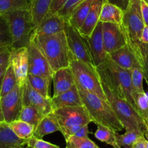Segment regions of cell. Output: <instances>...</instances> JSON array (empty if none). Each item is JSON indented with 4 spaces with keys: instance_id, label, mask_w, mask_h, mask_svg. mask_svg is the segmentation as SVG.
<instances>
[{
    "instance_id": "obj_1",
    "label": "cell",
    "mask_w": 148,
    "mask_h": 148,
    "mask_svg": "<svg viewBox=\"0 0 148 148\" xmlns=\"http://www.w3.org/2000/svg\"><path fill=\"white\" fill-rule=\"evenodd\" d=\"M100 82L107 102L126 131H139L145 134L147 130V124L135 108L114 89L101 79Z\"/></svg>"
},
{
    "instance_id": "obj_2",
    "label": "cell",
    "mask_w": 148,
    "mask_h": 148,
    "mask_svg": "<svg viewBox=\"0 0 148 148\" xmlns=\"http://www.w3.org/2000/svg\"><path fill=\"white\" fill-rule=\"evenodd\" d=\"M35 41L47 58L52 72L69 67L71 52L65 31L49 36H34Z\"/></svg>"
},
{
    "instance_id": "obj_3",
    "label": "cell",
    "mask_w": 148,
    "mask_h": 148,
    "mask_svg": "<svg viewBox=\"0 0 148 148\" xmlns=\"http://www.w3.org/2000/svg\"><path fill=\"white\" fill-rule=\"evenodd\" d=\"M77 88L82 104L87 110L92 122L97 125L107 126L117 132L124 129L106 100L95 94L84 90L79 86Z\"/></svg>"
},
{
    "instance_id": "obj_4",
    "label": "cell",
    "mask_w": 148,
    "mask_h": 148,
    "mask_svg": "<svg viewBox=\"0 0 148 148\" xmlns=\"http://www.w3.org/2000/svg\"><path fill=\"white\" fill-rule=\"evenodd\" d=\"M8 20L12 36V49L26 47L30 43L35 27L29 10L3 13Z\"/></svg>"
},
{
    "instance_id": "obj_5",
    "label": "cell",
    "mask_w": 148,
    "mask_h": 148,
    "mask_svg": "<svg viewBox=\"0 0 148 148\" xmlns=\"http://www.w3.org/2000/svg\"><path fill=\"white\" fill-rule=\"evenodd\" d=\"M69 67L72 71L75 83L77 86L84 90L95 94L107 101L96 68L89 66L82 61L76 60L72 56L71 53Z\"/></svg>"
},
{
    "instance_id": "obj_6",
    "label": "cell",
    "mask_w": 148,
    "mask_h": 148,
    "mask_svg": "<svg viewBox=\"0 0 148 148\" xmlns=\"http://www.w3.org/2000/svg\"><path fill=\"white\" fill-rule=\"evenodd\" d=\"M141 0H130L126 10L123 12L121 26L126 33L127 42L135 43L140 42L142 31L145 27L142 12Z\"/></svg>"
},
{
    "instance_id": "obj_7",
    "label": "cell",
    "mask_w": 148,
    "mask_h": 148,
    "mask_svg": "<svg viewBox=\"0 0 148 148\" xmlns=\"http://www.w3.org/2000/svg\"><path fill=\"white\" fill-rule=\"evenodd\" d=\"M52 114L58 121L60 132L70 128L82 127L92 122L84 105L64 107L52 111Z\"/></svg>"
},
{
    "instance_id": "obj_8",
    "label": "cell",
    "mask_w": 148,
    "mask_h": 148,
    "mask_svg": "<svg viewBox=\"0 0 148 148\" xmlns=\"http://www.w3.org/2000/svg\"><path fill=\"white\" fill-rule=\"evenodd\" d=\"M64 31L66 36L67 44L72 56L89 66L95 68L84 38L81 36L79 31L66 23Z\"/></svg>"
},
{
    "instance_id": "obj_9",
    "label": "cell",
    "mask_w": 148,
    "mask_h": 148,
    "mask_svg": "<svg viewBox=\"0 0 148 148\" xmlns=\"http://www.w3.org/2000/svg\"><path fill=\"white\" fill-rule=\"evenodd\" d=\"M28 52V74L52 79V71L47 58L34 39L27 46Z\"/></svg>"
},
{
    "instance_id": "obj_10",
    "label": "cell",
    "mask_w": 148,
    "mask_h": 148,
    "mask_svg": "<svg viewBox=\"0 0 148 148\" xmlns=\"http://www.w3.org/2000/svg\"><path fill=\"white\" fill-rule=\"evenodd\" d=\"M104 49L108 55L123 47L127 44V37L121 25L102 23Z\"/></svg>"
},
{
    "instance_id": "obj_11",
    "label": "cell",
    "mask_w": 148,
    "mask_h": 148,
    "mask_svg": "<svg viewBox=\"0 0 148 148\" xmlns=\"http://www.w3.org/2000/svg\"><path fill=\"white\" fill-rule=\"evenodd\" d=\"M22 86L18 84L10 92L1 97L4 121L10 123L17 120L22 108Z\"/></svg>"
},
{
    "instance_id": "obj_12",
    "label": "cell",
    "mask_w": 148,
    "mask_h": 148,
    "mask_svg": "<svg viewBox=\"0 0 148 148\" xmlns=\"http://www.w3.org/2000/svg\"><path fill=\"white\" fill-rule=\"evenodd\" d=\"M95 68L105 62L108 54L104 49L102 39V23L99 22L89 36L84 38Z\"/></svg>"
},
{
    "instance_id": "obj_13",
    "label": "cell",
    "mask_w": 148,
    "mask_h": 148,
    "mask_svg": "<svg viewBox=\"0 0 148 148\" xmlns=\"http://www.w3.org/2000/svg\"><path fill=\"white\" fill-rule=\"evenodd\" d=\"M22 88V106L31 105L35 107L45 116L49 114L53 111L51 104V97L46 98L41 95L30 86L28 81L24 83Z\"/></svg>"
},
{
    "instance_id": "obj_14",
    "label": "cell",
    "mask_w": 148,
    "mask_h": 148,
    "mask_svg": "<svg viewBox=\"0 0 148 148\" xmlns=\"http://www.w3.org/2000/svg\"><path fill=\"white\" fill-rule=\"evenodd\" d=\"M10 64L13 68L18 84L23 86L28 75V52L26 47L12 49Z\"/></svg>"
},
{
    "instance_id": "obj_15",
    "label": "cell",
    "mask_w": 148,
    "mask_h": 148,
    "mask_svg": "<svg viewBox=\"0 0 148 148\" xmlns=\"http://www.w3.org/2000/svg\"><path fill=\"white\" fill-rule=\"evenodd\" d=\"M65 20L58 13L46 17L34 29L32 35L49 36L65 31Z\"/></svg>"
},
{
    "instance_id": "obj_16",
    "label": "cell",
    "mask_w": 148,
    "mask_h": 148,
    "mask_svg": "<svg viewBox=\"0 0 148 148\" xmlns=\"http://www.w3.org/2000/svg\"><path fill=\"white\" fill-rule=\"evenodd\" d=\"M53 96L57 97L69 90L75 85V79L70 67L61 68L52 73Z\"/></svg>"
},
{
    "instance_id": "obj_17",
    "label": "cell",
    "mask_w": 148,
    "mask_h": 148,
    "mask_svg": "<svg viewBox=\"0 0 148 148\" xmlns=\"http://www.w3.org/2000/svg\"><path fill=\"white\" fill-rule=\"evenodd\" d=\"M105 2V0H93L89 14L86 16L83 25L78 30L82 37L86 38L89 36L93 32L96 25L99 22L101 10Z\"/></svg>"
},
{
    "instance_id": "obj_18",
    "label": "cell",
    "mask_w": 148,
    "mask_h": 148,
    "mask_svg": "<svg viewBox=\"0 0 148 148\" xmlns=\"http://www.w3.org/2000/svg\"><path fill=\"white\" fill-rule=\"evenodd\" d=\"M51 104L53 111L64 107L83 105L76 83L69 90L63 92L57 97H51Z\"/></svg>"
},
{
    "instance_id": "obj_19",
    "label": "cell",
    "mask_w": 148,
    "mask_h": 148,
    "mask_svg": "<svg viewBox=\"0 0 148 148\" xmlns=\"http://www.w3.org/2000/svg\"><path fill=\"white\" fill-rule=\"evenodd\" d=\"M25 145L26 140L17 136L8 123H0V148H21Z\"/></svg>"
},
{
    "instance_id": "obj_20",
    "label": "cell",
    "mask_w": 148,
    "mask_h": 148,
    "mask_svg": "<svg viewBox=\"0 0 148 148\" xmlns=\"http://www.w3.org/2000/svg\"><path fill=\"white\" fill-rule=\"evenodd\" d=\"M108 55L115 63L126 70L132 69L136 61L134 54L128 43L124 47Z\"/></svg>"
},
{
    "instance_id": "obj_21",
    "label": "cell",
    "mask_w": 148,
    "mask_h": 148,
    "mask_svg": "<svg viewBox=\"0 0 148 148\" xmlns=\"http://www.w3.org/2000/svg\"><path fill=\"white\" fill-rule=\"evenodd\" d=\"M30 13L34 27H36L48 14L52 0H29Z\"/></svg>"
},
{
    "instance_id": "obj_22",
    "label": "cell",
    "mask_w": 148,
    "mask_h": 148,
    "mask_svg": "<svg viewBox=\"0 0 148 148\" xmlns=\"http://www.w3.org/2000/svg\"><path fill=\"white\" fill-rule=\"evenodd\" d=\"M60 126L58 121L52 114V112L47 116H44L39 124L35 128L33 136L39 139H42L46 135L60 132Z\"/></svg>"
},
{
    "instance_id": "obj_23",
    "label": "cell",
    "mask_w": 148,
    "mask_h": 148,
    "mask_svg": "<svg viewBox=\"0 0 148 148\" xmlns=\"http://www.w3.org/2000/svg\"><path fill=\"white\" fill-rule=\"evenodd\" d=\"M123 11L116 5L105 2L101 10L99 22L111 23L121 25Z\"/></svg>"
},
{
    "instance_id": "obj_24",
    "label": "cell",
    "mask_w": 148,
    "mask_h": 148,
    "mask_svg": "<svg viewBox=\"0 0 148 148\" xmlns=\"http://www.w3.org/2000/svg\"><path fill=\"white\" fill-rule=\"evenodd\" d=\"M132 48L136 60L140 65L144 74V79L146 80L148 86V45L140 42L132 43L127 42Z\"/></svg>"
},
{
    "instance_id": "obj_25",
    "label": "cell",
    "mask_w": 148,
    "mask_h": 148,
    "mask_svg": "<svg viewBox=\"0 0 148 148\" xmlns=\"http://www.w3.org/2000/svg\"><path fill=\"white\" fill-rule=\"evenodd\" d=\"M92 2L93 0H84L73 12L67 23L74 28L79 30L83 25L86 16L89 14Z\"/></svg>"
},
{
    "instance_id": "obj_26",
    "label": "cell",
    "mask_w": 148,
    "mask_h": 148,
    "mask_svg": "<svg viewBox=\"0 0 148 148\" xmlns=\"http://www.w3.org/2000/svg\"><path fill=\"white\" fill-rule=\"evenodd\" d=\"M44 116H45V115L35 107L23 105L18 119L30 123L36 128Z\"/></svg>"
},
{
    "instance_id": "obj_27",
    "label": "cell",
    "mask_w": 148,
    "mask_h": 148,
    "mask_svg": "<svg viewBox=\"0 0 148 148\" xmlns=\"http://www.w3.org/2000/svg\"><path fill=\"white\" fill-rule=\"evenodd\" d=\"M12 132L21 139L28 140L33 136L35 131V127L30 123L17 119L8 123Z\"/></svg>"
},
{
    "instance_id": "obj_28",
    "label": "cell",
    "mask_w": 148,
    "mask_h": 148,
    "mask_svg": "<svg viewBox=\"0 0 148 148\" xmlns=\"http://www.w3.org/2000/svg\"><path fill=\"white\" fill-rule=\"evenodd\" d=\"M18 84L13 68L9 63L0 84V96L4 97Z\"/></svg>"
},
{
    "instance_id": "obj_29",
    "label": "cell",
    "mask_w": 148,
    "mask_h": 148,
    "mask_svg": "<svg viewBox=\"0 0 148 148\" xmlns=\"http://www.w3.org/2000/svg\"><path fill=\"white\" fill-rule=\"evenodd\" d=\"M52 79H46L41 76H34L28 74L27 81L29 83L30 86L41 95L46 98H50L49 95V84Z\"/></svg>"
},
{
    "instance_id": "obj_30",
    "label": "cell",
    "mask_w": 148,
    "mask_h": 148,
    "mask_svg": "<svg viewBox=\"0 0 148 148\" xmlns=\"http://www.w3.org/2000/svg\"><path fill=\"white\" fill-rule=\"evenodd\" d=\"M95 136L99 141L111 145L113 147H119L116 142V132L107 126L97 125V129L95 133Z\"/></svg>"
},
{
    "instance_id": "obj_31",
    "label": "cell",
    "mask_w": 148,
    "mask_h": 148,
    "mask_svg": "<svg viewBox=\"0 0 148 148\" xmlns=\"http://www.w3.org/2000/svg\"><path fill=\"white\" fill-rule=\"evenodd\" d=\"M29 9V0H0V13Z\"/></svg>"
},
{
    "instance_id": "obj_32",
    "label": "cell",
    "mask_w": 148,
    "mask_h": 148,
    "mask_svg": "<svg viewBox=\"0 0 148 148\" xmlns=\"http://www.w3.org/2000/svg\"><path fill=\"white\" fill-rule=\"evenodd\" d=\"M131 79H132L133 94L145 92L143 88V71L137 60L135 62L131 69Z\"/></svg>"
},
{
    "instance_id": "obj_33",
    "label": "cell",
    "mask_w": 148,
    "mask_h": 148,
    "mask_svg": "<svg viewBox=\"0 0 148 148\" xmlns=\"http://www.w3.org/2000/svg\"><path fill=\"white\" fill-rule=\"evenodd\" d=\"M135 109L139 116L146 121L148 122V95L146 92L134 93Z\"/></svg>"
},
{
    "instance_id": "obj_34",
    "label": "cell",
    "mask_w": 148,
    "mask_h": 148,
    "mask_svg": "<svg viewBox=\"0 0 148 148\" xmlns=\"http://www.w3.org/2000/svg\"><path fill=\"white\" fill-rule=\"evenodd\" d=\"M142 135H144V134L139 131H126V132L123 134H120L119 132H116V142L121 148H129Z\"/></svg>"
},
{
    "instance_id": "obj_35",
    "label": "cell",
    "mask_w": 148,
    "mask_h": 148,
    "mask_svg": "<svg viewBox=\"0 0 148 148\" xmlns=\"http://www.w3.org/2000/svg\"><path fill=\"white\" fill-rule=\"evenodd\" d=\"M65 148H99L89 137H79L73 135L65 139Z\"/></svg>"
},
{
    "instance_id": "obj_36",
    "label": "cell",
    "mask_w": 148,
    "mask_h": 148,
    "mask_svg": "<svg viewBox=\"0 0 148 148\" xmlns=\"http://www.w3.org/2000/svg\"><path fill=\"white\" fill-rule=\"evenodd\" d=\"M0 47L12 48V36L9 24L3 13H0Z\"/></svg>"
},
{
    "instance_id": "obj_37",
    "label": "cell",
    "mask_w": 148,
    "mask_h": 148,
    "mask_svg": "<svg viewBox=\"0 0 148 148\" xmlns=\"http://www.w3.org/2000/svg\"><path fill=\"white\" fill-rule=\"evenodd\" d=\"M84 1V0H66L65 4L56 13L62 17L67 23L72 15L73 12Z\"/></svg>"
},
{
    "instance_id": "obj_38",
    "label": "cell",
    "mask_w": 148,
    "mask_h": 148,
    "mask_svg": "<svg viewBox=\"0 0 148 148\" xmlns=\"http://www.w3.org/2000/svg\"><path fill=\"white\" fill-rule=\"evenodd\" d=\"M26 146L29 148H60L58 145L34 136L26 140Z\"/></svg>"
},
{
    "instance_id": "obj_39",
    "label": "cell",
    "mask_w": 148,
    "mask_h": 148,
    "mask_svg": "<svg viewBox=\"0 0 148 148\" xmlns=\"http://www.w3.org/2000/svg\"><path fill=\"white\" fill-rule=\"evenodd\" d=\"M11 49L9 47H0V67L9 65Z\"/></svg>"
},
{
    "instance_id": "obj_40",
    "label": "cell",
    "mask_w": 148,
    "mask_h": 148,
    "mask_svg": "<svg viewBox=\"0 0 148 148\" xmlns=\"http://www.w3.org/2000/svg\"><path fill=\"white\" fill-rule=\"evenodd\" d=\"M65 2H66V0H52V4H51L50 8H49V12H48V14L47 15L46 17L49 16V15L56 13V12L62 8V5L65 4ZM46 17H45V18H46Z\"/></svg>"
},
{
    "instance_id": "obj_41",
    "label": "cell",
    "mask_w": 148,
    "mask_h": 148,
    "mask_svg": "<svg viewBox=\"0 0 148 148\" xmlns=\"http://www.w3.org/2000/svg\"><path fill=\"white\" fill-rule=\"evenodd\" d=\"M141 12L145 25H148V5L144 0L140 1Z\"/></svg>"
},
{
    "instance_id": "obj_42",
    "label": "cell",
    "mask_w": 148,
    "mask_h": 148,
    "mask_svg": "<svg viewBox=\"0 0 148 148\" xmlns=\"http://www.w3.org/2000/svg\"><path fill=\"white\" fill-rule=\"evenodd\" d=\"M105 2L116 5L124 12L129 5L130 0H105Z\"/></svg>"
},
{
    "instance_id": "obj_43",
    "label": "cell",
    "mask_w": 148,
    "mask_h": 148,
    "mask_svg": "<svg viewBox=\"0 0 148 148\" xmlns=\"http://www.w3.org/2000/svg\"><path fill=\"white\" fill-rule=\"evenodd\" d=\"M129 148H146V139L145 136L142 135Z\"/></svg>"
},
{
    "instance_id": "obj_44",
    "label": "cell",
    "mask_w": 148,
    "mask_h": 148,
    "mask_svg": "<svg viewBox=\"0 0 148 148\" xmlns=\"http://www.w3.org/2000/svg\"><path fill=\"white\" fill-rule=\"evenodd\" d=\"M91 132H89V126L88 125H86V126H84L76 132L74 136H79V137H89V134Z\"/></svg>"
},
{
    "instance_id": "obj_45",
    "label": "cell",
    "mask_w": 148,
    "mask_h": 148,
    "mask_svg": "<svg viewBox=\"0 0 148 148\" xmlns=\"http://www.w3.org/2000/svg\"><path fill=\"white\" fill-rule=\"evenodd\" d=\"M140 42L148 45V25H145L142 30L140 37Z\"/></svg>"
},
{
    "instance_id": "obj_46",
    "label": "cell",
    "mask_w": 148,
    "mask_h": 148,
    "mask_svg": "<svg viewBox=\"0 0 148 148\" xmlns=\"http://www.w3.org/2000/svg\"><path fill=\"white\" fill-rule=\"evenodd\" d=\"M8 66V65H4V66L0 67V84H1L2 77H3L4 74H5V71H6Z\"/></svg>"
},
{
    "instance_id": "obj_47",
    "label": "cell",
    "mask_w": 148,
    "mask_h": 148,
    "mask_svg": "<svg viewBox=\"0 0 148 148\" xmlns=\"http://www.w3.org/2000/svg\"><path fill=\"white\" fill-rule=\"evenodd\" d=\"M0 122H5L4 121L3 115L2 113V108H1V96H0Z\"/></svg>"
},
{
    "instance_id": "obj_48",
    "label": "cell",
    "mask_w": 148,
    "mask_h": 148,
    "mask_svg": "<svg viewBox=\"0 0 148 148\" xmlns=\"http://www.w3.org/2000/svg\"><path fill=\"white\" fill-rule=\"evenodd\" d=\"M144 136H145V139H146V148H148V128L147 130L144 134Z\"/></svg>"
},
{
    "instance_id": "obj_49",
    "label": "cell",
    "mask_w": 148,
    "mask_h": 148,
    "mask_svg": "<svg viewBox=\"0 0 148 148\" xmlns=\"http://www.w3.org/2000/svg\"><path fill=\"white\" fill-rule=\"evenodd\" d=\"M144 1H145V2L148 5V0H144Z\"/></svg>"
},
{
    "instance_id": "obj_50",
    "label": "cell",
    "mask_w": 148,
    "mask_h": 148,
    "mask_svg": "<svg viewBox=\"0 0 148 148\" xmlns=\"http://www.w3.org/2000/svg\"><path fill=\"white\" fill-rule=\"evenodd\" d=\"M21 148H29V147H21Z\"/></svg>"
},
{
    "instance_id": "obj_51",
    "label": "cell",
    "mask_w": 148,
    "mask_h": 148,
    "mask_svg": "<svg viewBox=\"0 0 148 148\" xmlns=\"http://www.w3.org/2000/svg\"><path fill=\"white\" fill-rule=\"evenodd\" d=\"M113 148H121V147H113Z\"/></svg>"
},
{
    "instance_id": "obj_52",
    "label": "cell",
    "mask_w": 148,
    "mask_h": 148,
    "mask_svg": "<svg viewBox=\"0 0 148 148\" xmlns=\"http://www.w3.org/2000/svg\"><path fill=\"white\" fill-rule=\"evenodd\" d=\"M147 128H148V123H147Z\"/></svg>"
},
{
    "instance_id": "obj_53",
    "label": "cell",
    "mask_w": 148,
    "mask_h": 148,
    "mask_svg": "<svg viewBox=\"0 0 148 148\" xmlns=\"http://www.w3.org/2000/svg\"><path fill=\"white\" fill-rule=\"evenodd\" d=\"M2 123V122H0V123Z\"/></svg>"
}]
</instances>
